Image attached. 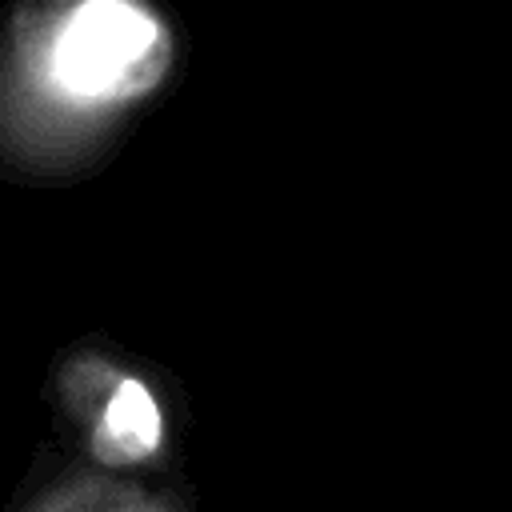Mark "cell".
Masks as SVG:
<instances>
[{
  "label": "cell",
  "instance_id": "obj_1",
  "mask_svg": "<svg viewBox=\"0 0 512 512\" xmlns=\"http://www.w3.org/2000/svg\"><path fill=\"white\" fill-rule=\"evenodd\" d=\"M172 64V28L148 0H68L44 44V76L84 108L152 92Z\"/></svg>",
  "mask_w": 512,
  "mask_h": 512
},
{
  "label": "cell",
  "instance_id": "obj_2",
  "mask_svg": "<svg viewBox=\"0 0 512 512\" xmlns=\"http://www.w3.org/2000/svg\"><path fill=\"white\" fill-rule=\"evenodd\" d=\"M156 444H160V412H156L152 396L144 392V384L120 380L104 408V424L96 432L100 456L136 460V456H148Z\"/></svg>",
  "mask_w": 512,
  "mask_h": 512
}]
</instances>
